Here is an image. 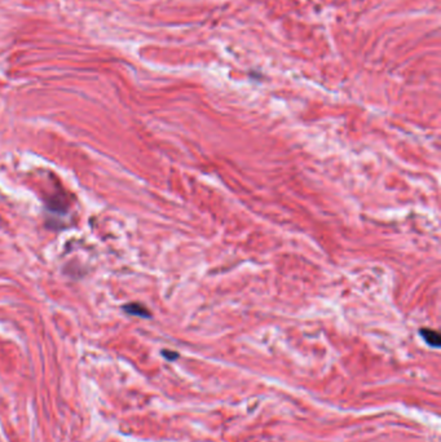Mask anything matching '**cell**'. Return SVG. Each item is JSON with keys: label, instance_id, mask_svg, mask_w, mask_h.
Wrapping results in <instances>:
<instances>
[{"label": "cell", "instance_id": "1", "mask_svg": "<svg viewBox=\"0 0 441 442\" xmlns=\"http://www.w3.org/2000/svg\"><path fill=\"white\" fill-rule=\"evenodd\" d=\"M419 334L423 337V340L434 348H439L441 344V337L438 331L432 330V328H421Z\"/></svg>", "mask_w": 441, "mask_h": 442}, {"label": "cell", "instance_id": "2", "mask_svg": "<svg viewBox=\"0 0 441 442\" xmlns=\"http://www.w3.org/2000/svg\"><path fill=\"white\" fill-rule=\"evenodd\" d=\"M125 311L131 316H137V317H150V313L146 308H144L141 304H129L126 305Z\"/></svg>", "mask_w": 441, "mask_h": 442}, {"label": "cell", "instance_id": "3", "mask_svg": "<svg viewBox=\"0 0 441 442\" xmlns=\"http://www.w3.org/2000/svg\"><path fill=\"white\" fill-rule=\"evenodd\" d=\"M162 354H163V356H165L166 358H167L168 361H174V360H176V358L179 357V354L176 353V352H170V351H163L162 352Z\"/></svg>", "mask_w": 441, "mask_h": 442}]
</instances>
